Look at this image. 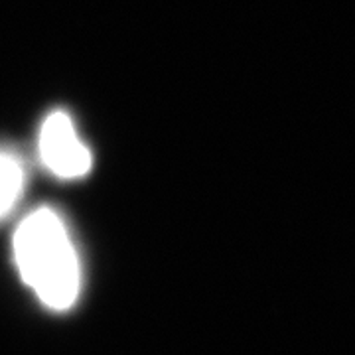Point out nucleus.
<instances>
[{"mask_svg":"<svg viewBox=\"0 0 355 355\" xmlns=\"http://www.w3.org/2000/svg\"><path fill=\"white\" fill-rule=\"evenodd\" d=\"M14 259L20 277L42 304L67 310L81 291V266L69 229L58 211L38 207L14 233Z\"/></svg>","mask_w":355,"mask_h":355,"instance_id":"nucleus-1","label":"nucleus"},{"mask_svg":"<svg viewBox=\"0 0 355 355\" xmlns=\"http://www.w3.org/2000/svg\"><path fill=\"white\" fill-rule=\"evenodd\" d=\"M38 156L42 166L60 180H79L87 176L93 166V154L65 111H51L44 119L38 132Z\"/></svg>","mask_w":355,"mask_h":355,"instance_id":"nucleus-2","label":"nucleus"},{"mask_svg":"<svg viewBox=\"0 0 355 355\" xmlns=\"http://www.w3.org/2000/svg\"><path fill=\"white\" fill-rule=\"evenodd\" d=\"M26 186V168L18 154L0 146V221L12 214Z\"/></svg>","mask_w":355,"mask_h":355,"instance_id":"nucleus-3","label":"nucleus"}]
</instances>
